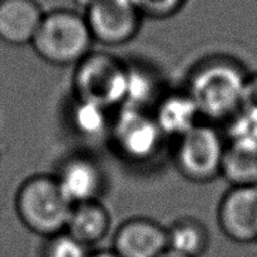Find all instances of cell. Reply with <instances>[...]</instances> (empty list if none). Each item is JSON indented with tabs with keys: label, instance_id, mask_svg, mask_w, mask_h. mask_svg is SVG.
Instances as JSON below:
<instances>
[{
	"label": "cell",
	"instance_id": "21",
	"mask_svg": "<svg viewBox=\"0 0 257 257\" xmlns=\"http://www.w3.org/2000/svg\"><path fill=\"white\" fill-rule=\"evenodd\" d=\"M89 257H120V256L117 255L113 250H100V251H97V252L90 253Z\"/></svg>",
	"mask_w": 257,
	"mask_h": 257
},
{
	"label": "cell",
	"instance_id": "5",
	"mask_svg": "<svg viewBox=\"0 0 257 257\" xmlns=\"http://www.w3.org/2000/svg\"><path fill=\"white\" fill-rule=\"evenodd\" d=\"M226 140L212 123L201 122L177 140L175 165L191 182L206 183L221 176Z\"/></svg>",
	"mask_w": 257,
	"mask_h": 257
},
{
	"label": "cell",
	"instance_id": "8",
	"mask_svg": "<svg viewBox=\"0 0 257 257\" xmlns=\"http://www.w3.org/2000/svg\"><path fill=\"white\" fill-rule=\"evenodd\" d=\"M218 225L237 243L257 241V186L231 187L218 206Z\"/></svg>",
	"mask_w": 257,
	"mask_h": 257
},
{
	"label": "cell",
	"instance_id": "18",
	"mask_svg": "<svg viewBox=\"0 0 257 257\" xmlns=\"http://www.w3.org/2000/svg\"><path fill=\"white\" fill-rule=\"evenodd\" d=\"M89 255L87 246L78 242L67 232L47 238L43 248V257H89Z\"/></svg>",
	"mask_w": 257,
	"mask_h": 257
},
{
	"label": "cell",
	"instance_id": "13",
	"mask_svg": "<svg viewBox=\"0 0 257 257\" xmlns=\"http://www.w3.org/2000/svg\"><path fill=\"white\" fill-rule=\"evenodd\" d=\"M109 230L110 215L98 200L73 206L64 232L89 247L100 242Z\"/></svg>",
	"mask_w": 257,
	"mask_h": 257
},
{
	"label": "cell",
	"instance_id": "2",
	"mask_svg": "<svg viewBox=\"0 0 257 257\" xmlns=\"http://www.w3.org/2000/svg\"><path fill=\"white\" fill-rule=\"evenodd\" d=\"M72 208L55 176H32L20 185L15 195V211L20 222L45 238L64 232Z\"/></svg>",
	"mask_w": 257,
	"mask_h": 257
},
{
	"label": "cell",
	"instance_id": "22",
	"mask_svg": "<svg viewBox=\"0 0 257 257\" xmlns=\"http://www.w3.org/2000/svg\"><path fill=\"white\" fill-rule=\"evenodd\" d=\"M75 3H77L78 5H79V7H82V8H84L85 10L88 9V8L90 7V5L93 4V3L95 2V0H74Z\"/></svg>",
	"mask_w": 257,
	"mask_h": 257
},
{
	"label": "cell",
	"instance_id": "14",
	"mask_svg": "<svg viewBox=\"0 0 257 257\" xmlns=\"http://www.w3.org/2000/svg\"><path fill=\"white\" fill-rule=\"evenodd\" d=\"M168 250L186 257H201L210 245V232L195 217H181L167 228Z\"/></svg>",
	"mask_w": 257,
	"mask_h": 257
},
{
	"label": "cell",
	"instance_id": "19",
	"mask_svg": "<svg viewBox=\"0 0 257 257\" xmlns=\"http://www.w3.org/2000/svg\"><path fill=\"white\" fill-rule=\"evenodd\" d=\"M141 15L156 19L171 17L176 14L185 0H131Z\"/></svg>",
	"mask_w": 257,
	"mask_h": 257
},
{
	"label": "cell",
	"instance_id": "6",
	"mask_svg": "<svg viewBox=\"0 0 257 257\" xmlns=\"http://www.w3.org/2000/svg\"><path fill=\"white\" fill-rule=\"evenodd\" d=\"M110 130L118 152L133 162L155 157L165 138L152 113L125 105L120 107Z\"/></svg>",
	"mask_w": 257,
	"mask_h": 257
},
{
	"label": "cell",
	"instance_id": "1",
	"mask_svg": "<svg viewBox=\"0 0 257 257\" xmlns=\"http://www.w3.org/2000/svg\"><path fill=\"white\" fill-rule=\"evenodd\" d=\"M248 73L241 63L226 55L206 58L191 70L186 93L207 123H227L243 104Z\"/></svg>",
	"mask_w": 257,
	"mask_h": 257
},
{
	"label": "cell",
	"instance_id": "17",
	"mask_svg": "<svg viewBox=\"0 0 257 257\" xmlns=\"http://www.w3.org/2000/svg\"><path fill=\"white\" fill-rule=\"evenodd\" d=\"M108 109L92 104V103L77 100L73 110V124L84 136H99L109 127Z\"/></svg>",
	"mask_w": 257,
	"mask_h": 257
},
{
	"label": "cell",
	"instance_id": "23",
	"mask_svg": "<svg viewBox=\"0 0 257 257\" xmlns=\"http://www.w3.org/2000/svg\"><path fill=\"white\" fill-rule=\"evenodd\" d=\"M160 257H186L183 255H180V253L175 252V251H171V250H167L166 252H163L162 255H161Z\"/></svg>",
	"mask_w": 257,
	"mask_h": 257
},
{
	"label": "cell",
	"instance_id": "7",
	"mask_svg": "<svg viewBox=\"0 0 257 257\" xmlns=\"http://www.w3.org/2000/svg\"><path fill=\"white\" fill-rule=\"evenodd\" d=\"M141 17L131 0H95L84 18L95 42L115 47L136 37Z\"/></svg>",
	"mask_w": 257,
	"mask_h": 257
},
{
	"label": "cell",
	"instance_id": "11",
	"mask_svg": "<svg viewBox=\"0 0 257 257\" xmlns=\"http://www.w3.org/2000/svg\"><path fill=\"white\" fill-rule=\"evenodd\" d=\"M43 14L35 0H0V40L5 44H32Z\"/></svg>",
	"mask_w": 257,
	"mask_h": 257
},
{
	"label": "cell",
	"instance_id": "9",
	"mask_svg": "<svg viewBox=\"0 0 257 257\" xmlns=\"http://www.w3.org/2000/svg\"><path fill=\"white\" fill-rule=\"evenodd\" d=\"M60 190L73 206L98 201L104 188V175L93 158L72 156L60 165L55 175Z\"/></svg>",
	"mask_w": 257,
	"mask_h": 257
},
{
	"label": "cell",
	"instance_id": "3",
	"mask_svg": "<svg viewBox=\"0 0 257 257\" xmlns=\"http://www.w3.org/2000/svg\"><path fill=\"white\" fill-rule=\"evenodd\" d=\"M94 42L84 17L72 10H53L43 17L32 45L45 62L72 65L82 62Z\"/></svg>",
	"mask_w": 257,
	"mask_h": 257
},
{
	"label": "cell",
	"instance_id": "15",
	"mask_svg": "<svg viewBox=\"0 0 257 257\" xmlns=\"http://www.w3.org/2000/svg\"><path fill=\"white\" fill-rule=\"evenodd\" d=\"M221 176H223L232 187L257 186L256 148L226 143Z\"/></svg>",
	"mask_w": 257,
	"mask_h": 257
},
{
	"label": "cell",
	"instance_id": "12",
	"mask_svg": "<svg viewBox=\"0 0 257 257\" xmlns=\"http://www.w3.org/2000/svg\"><path fill=\"white\" fill-rule=\"evenodd\" d=\"M152 117L163 137L176 141L202 122L197 107L186 90L163 94L156 103Z\"/></svg>",
	"mask_w": 257,
	"mask_h": 257
},
{
	"label": "cell",
	"instance_id": "20",
	"mask_svg": "<svg viewBox=\"0 0 257 257\" xmlns=\"http://www.w3.org/2000/svg\"><path fill=\"white\" fill-rule=\"evenodd\" d=\"M242 109L257 114V72L248 75L243 95Z\"/></svg>",
	"mask_w": 257,
	"mask_h": 257
},
{
	"label": "cell",
	"instance_id": "10",
	"mask_svg": "<svg viewBox=\"0 0 257 257\" xmlns=\"http://www.w3.org/2000/svg\"><path fill=\"white\" fill-rule=\"evenodd\" d=\"M167 250V228L145 217L123 222L113 240V251L120 257H160Z\"/></svg>",
	"mask_w": 257,
	"mask_h": 257
},
{
	"label": "cell",
	"instance_id": "16",
	"mask_svg": "<svg viewBox=\"0 0 257 257\" xmlns=\"http://www.w3.org/2000/svg\"><path fill=\"white\" fill-rule=\"evenodd\" d=\"M160 88L156 83L155 77L146 69L128 65V87L125 107L137 108L146 110L150 104L156 105L162 95L158 94ZM123 105V107H124Z\"/></svg>",
	"mask_w": 257,
	"mask_h": 257
},
{
	"label": "cell",
	"instance_id": "4",
	"mask_svg": "<svg viewBox=\"0 0 257 257\" xmlns=\"http://www.w3.org/2000/svg\"><path fill=\"white\" fill-rule=\"evenodd\" d=\"M77 100L104 109L123 107L127 98L128 65L107 53L90 52L74 72Z\"/></svg>",
	"mask_w": 257,
	"mask_h": 257
}]
</instances>
